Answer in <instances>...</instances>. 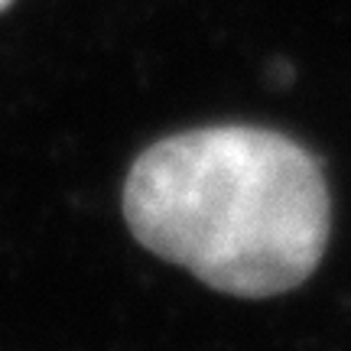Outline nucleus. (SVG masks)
<instances>
[{
    "label": "nucleus",
    "mask_w": 351,
    "mask_h": 351,
    "mask_svg": "<svg viewBox=\"0 0 351 351\" xmlns=\"http://www.w3.org/2000/svg\"><path fill=\"white\" fill-rule=\"evenodd\" d=\"M124 215L134 238L231 296L306 283L332 228L322 166L263 127H202L153 143L130 166Z\"/></svg>",
    "instance_id": "1"
},
{
    "label": "nucleus",
    "mask_w": 351,
    "mask_h": 351,
    "mask_svg": "<svg viewBox=\"0 0 351 351\" xmlns=\"http://www.w3.org/2000/svg\"><path fill=\"white\" fill-rule=\"evenodd\" d=\"M13 0H0V10H7V7H10Z\"/></svg>",
    "instance_id": "2"
}]
</instances>
